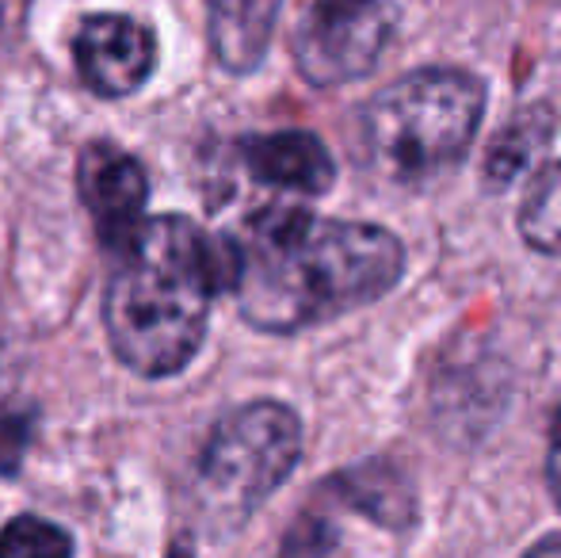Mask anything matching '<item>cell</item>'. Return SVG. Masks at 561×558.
I'll return each mask as SVG.
<instances>
[{
    "label": "cell",
    "instance_id": "1",
    "mask_svg": "<svg viewBox=\"0 0 561 558\" xmlns=\"http://www.w3.org/2000/svg\"><path fill=\"white\" fill-rule=\"evenodd\" d=\"M229 249V291L260 333H302L382 298L405 272V246L370 223L267 207Z\"/></svg>",
    "mask_w": 561,
    "mask_h": 558
},
{
    "label": "cell",
    "instance_id": "2",
    "mask_svg": "<svg viewBox=\"0 0 561 558\" xmlns=\"http://www.w3.org/2000/svg\"><path fill=\"white\" fill-rule=\"evenodd\" d=\"M229 287V249L184 215L138 226L118 249L104 298L115 356L130 372L164 379L184 372L210 326V303Z\"/></svg>",
    "mask_w": 561,
    "mask_h": 558
},
{
    "label": "cell",
    "instance_id": "3",
    "mask_svg": "<svg viewBox=\"0 0 561 558\" xmlns=\"http://www.w3.org/2000/svg\"><path fill=\"white\" fill-rule=\"evenodd\" d=\"M485 115V84L466 69L428 66L398 77L363 107L367 157L393 184H428L466 157Z\"/></svg>",
    "mask_w": 561,
    "mask_h": 558
},
{
    "label": "cell",
    "instance_id": "4",
    "mask_svg": "<svg viewBox=\"0 0 561 558\" xmlns=\"http://www.w3.org/2000/svg\"><path fill=\"white\" fill-rule=\"evenodd\" d=\"M302 421L283 402H249L215 424L195 467V505L215 528H241L290 478Z\"/></svg>",
    "mask_w": 561,
    "mask_h": 558
},
{
    "label": "cell",
    "instance_id": "5",
    "mask_svg": "<svg viewBox=\"0 0 561 558\" xmlns=\"http://www.w3.org/2000/svg\"><path fill=\"white\" fill-rule=\"evenodd\" d=\"M398 27L393 0H310L295 27V61L318 89L367 77Z\"/></svg>",
    "mask_w": 561,
    "mask_h": 558
},
{
    "label": "cell",
    "instance_id": "6",
    "mask_svg": "<svg viewBox=\"0 0 561 558\" xmlns=\"http://www.w3.org/2000/svg\"><path fill=\"white\" fill-rule=\"evenodd\" d=\"M73 58L81 81L96 96L123 100L149 81L157 66V38L138 20L118 12H96L77 27Z\"/></svg>",
    "mask_w": 561,
    "mask_h": 558
},
{
    "label": "cell",
    "instance_id": "7",
    "mask_svg": "<svg viewBox=\"0 0 561 558\" xmlns=\"http://www.w3.org/2000/svg\"><path fill=\"white\" fill-rule=\"evenodd\" d=\"M77 187L104 246L123 249L138 234L149 200V176L141 161L112 141H92L77 161Z\"/></svg>",
    "mask_w": 561,
    "mask_h": 558
},
{
    "label": "cell",
    "instance_id": "8",
    "mask_svg": "<svg viewBox=\"0 0 561 558\" xmlns=\"http://www.w3.org/2000/svg\"><path fill=\"white\" fill-rule=\"evenodd\" d=\"M241 161L252 180L267 187L302 195H325L336 180V164L325 141L310 130H279V135H256L241 141Z\"/></svg>",
    "mask_w": 561,
    "mask_h": 558
},
{
    "label": "cell",
    "instance_id": "9",
    "mask_svg": "<svg viewBox=\"0 0 561 558\" xmlns=\"http://www.w3.org/2000/svg\"><path fill=\"white\" fill-rule=\"evenodd\" d=\"M283 0H207V35L226 73H252L272 46Z\"/></svg>",
    "mask_w": 561,
    "mask_h": 558
},
{
    "label": "cell",
    "instance_id": "10",
    "mask_svg": "<svg viewBox=\"0 0 561 558\" xmlns=\"http://www.w3.org/2000/svg\"><path fill=\"white\" fill-rule=\"evenodd\" d=\"M550 135H554V112L547 104L524 107V112L512 115L493 146H489L485 169H481L485 172V184L489 187L516 184L527 172V164L535 161V153L550 141Z\"/></svg>",
    "mask_w": 561,
    "mask_h": 558
},
{
    "label": "cell",
    "instance_id": "11",
    "mask_svg": "<svg viewBox=\"0 0 561 558\" xmlns=\"http://www.w3.org/2000/svg\"><path fill=\"white\" fill-rule=\"evenodd\" d=\"M519 238L535 253L561 257V161H550L527 184L519 203Z\"/></svg>",
    "mask_w": 561,
    "mask_h": 558
},
{
    "label": "cell",
    "instance_id": "12",
    "mask_svg": "<svg viewBox=\"0 0 561 558\" xmlns=\"http://www.w3.org/2000/svg\"><path fill=\"white\" fill-rule=\"evenodd\" d=\"M0 558H73V539L43 516H15L0 528Z\"/></svg>",
    "mask_w": 561,
    "mask_h": 558
},
{
    "label": "cell",
    "instance_id": "13",
    "mask_svg": "<svg viewBox=\"0 0 561 558\" xmlns=\"http://www.w3.org/2000/svg\"><path fill=\"white\" fill-rule=\"evenodd\" d=\"M23 447H27V424L20 418H4L0 421V475H12Z\"/></svg>",
    "mask_w": 561,
    "mask_h": 558
},
{
    "label": "cell",
    "instance_id": "14",
    "mask_svg": "<svg viewBox=\"0 0 561 558\" xmlns=\"http://www.w3.org/2000/svg\"><path fill=\"white\" fill-rule=\"evenodd\" d=\"M23 20H27V0H0V50L20 38Z\"/></svg>",
    "mask_w": 561,
    "mask_h": 558
},
{
    "label": "cell",
    "instance_id": "15",
    "mask_svg": "<svg viewBox=\"0 0 561 558\" xmlns=\"http://www.w3.org/2000/svg\"><path fill=\"white\" fill-rule=\"evenodd\" d=\"M547 486H550V498L561 509V410L554 418V432H550V455H547Z\"/></svg>",
    "mask_w": 561,
    "mask_h": 558
},
{
    "label": "cell",
    "instance_id": "16",
    "mask_svg": "<svg viewBox=\"0 0 561 558\" xmlns=\"http://www.w3.org/2000/svg\"><path fill=\"white\" fill-rule=\"evenodd\" d=\"M524 558H561V532H554V536H542L539 544H531Z\"/></svg>",
    "mask_w": 561,
    "mask_h": 558
},
{
    "label": "cell",
    "instance_id": "17",
    "mask_svg": "<svg viewBox=\"0 0 561 558\" xmlns=\"http://www.w3.org/2000/svg\"><path fill=\"white\" fill-rule=\"evenodd\" d=\"M547 4H558L561 8V0H547Z\"/></svg>",
    "mask_w": 561,
    "mask_h": 558
}]
</instances>
